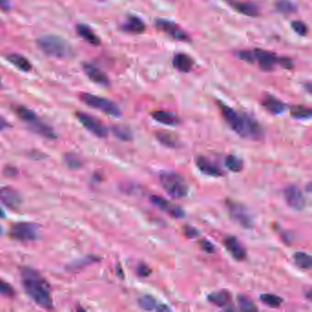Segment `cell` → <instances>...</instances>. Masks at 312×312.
Wrapping results in <instances>:
<instances>
[{"label":"cell","mask_w":312,"mask_h":312,"mask_svg":"<svg viewBox=\"0 0 312 312\" xmlns=\"http://www.w3.org/2000/svg\"><path fill=\"white\" fill-rule=\"evenodd\" d=\"M222 118L232 129L243 138L258 140L263 136L261 126L246 114H242L222 102H218Z\"/></svg>","instance_id":"6da1fadb"},{"label":"cell","mask_w":312,"mask_h":312,"mask_svg":"<svg viewBox=\"0 0 312 312\" xmlns=\"http://www.w3.org/2000/svg\"><path fill=\"white\" fill-rule=\"evenodd\" d=\"M21 281L26 293L38 306L45 309L52 308L50 286L39 272L29 267L23 268Z\"/></svg>","instance_id":"7a4b0ae2"},{"label":"cell","mask_w":312,"mask_h":312,"mask_svg":"<svg viewBox=\"0 0 312 312\" xmlns=\"http://www.w3.org/2000/svg\"><path fill=\"white\" fill-rule=\"evenodd\" d=\"M237 57L245 63L257 64L258 67L264 72H272L276 69V65H280L282 68L292 69L294 66L293 61L286 57H278L277 55L264 50L262 49L239 50L236 52Z\"/></svg>","instance_id":"3957f363"},{"label":"cell","mask_w":312,"mask_h":312,"mask_svg":"<svg viewBox=\"0 0 312 312\" xmlns=\"http://www.w3.org/2000/svg\"><path fill=\"white\" fill-rule=\"evenodd\" d=\"M37 46L43 53L54 58H66L71 53L68 43L61 37L53 35L41 37L37 40Z\"/></svg>","instance_id":"277c9868"},{"label":"cell","mask_w":312,"mask_h":312,"mask_svg":"<svg viewBox=\"0 0 312 312\" xmlns=\"http://www.w3.org/2000/svg\"><path fill=\"white\" fill-rule=\"evenodd\" d=\"M159 181L163 190L169 196H172V198H183L189 192V186L185 180L176 172H162L159 176Z\"/></svg>","instance_id":"5b68a950"},{"label":"cell","mask_w":312,"mask_h":312,"mask_svg":"<svg viewBox=\"0 0 312 312\" xmlns=\"http://www.w3.org/2000/svg\"><path fill=\"white\" fill-rule=\"evenodd\" d=\"M81 100L86 105L92 108L97 109L114 118H119L121 116V110L118 104L107 98L92 94H82Z\"/></svg>","instance_id":"8992f818"},{"label":"cell","mask_w":312,"mask_h":312,"mask_svg":"<svg viewBox=\"0 0 312 312\" xmlns=\"http://www.w3.org/2000/svg\"><path fill=\"white\" fill-rule=\"evenodd\" d=\"M155 27L159 32L165 33L166 35L176 41L183 42H190L191 38L182 27L176 22L167 19V18H158L155 19Z\"/></svg>","instance_id":"52a82bcc"},{"label":"cell","mask_w":312,"mask_h":312,"mask_svg":"<svg viewBox=\"0 0 312 312\" xmlns=\"http://www.w3.org/2000/svg\"><path fill=\"white\" fill-rule=\"evenodd\" d=\"M76 118L80 121L81 125L86 127L88 131L98 137H106L108 134L107 127L104 126L103 123L98 120L97 118L92 117L90 115L86 113L78 112L76 113Z\"/></svg>","instance_id":"ba28073f"},{"label":"cell","mask_w":312,"mask_h":312,"mask_svg":"<svg viewBox=\"0 0 312 312\" xmlns=\"http://www.w3.org/2000/svg\"><path fill=\"white\" fill-rule=\"evenodd\" d=\"M10 235L14 239L27 242V241H34L38 238V227L30 222H18L14 224L11 230Z\"/></svg>","instance_id":"9c48e42d"},{"label":"cell","mask_w":312,"mask_h":312,"mask_svg":"<svg viewBox=\"0 0 312 312\" xmlns=\"http://www.w3.org/2000/svg\"><path fill=\"white\" fill-rule=\"evenodd\" d=\"M286 202L295 211H302L306 205V199L302 190L294 184L289 185L284 190Z\"/></svg>","instance_id":"30bf717a"},{"label":"cell","mask_w":312,"mask_h":312,"mask_svg":"<svg viewBox=\"0 0 312 312\" xmlns=\"http://www.w3.org/2000/svg\"><path fill=\"white\" fill-rule=\"evenodd\" d=\"M227 207L231 213L232 217L235 219L240 225L244 228H251L253 225V220L247 209L242 204L235 202H227Z\"/></svg>","instance_id":"8fae6325"},{"label":"cell","mask_w":312,"mask_h":312,"mask_svg":"<svg viewBox=\"0 0 312 312\" xmlns=\"http://www.w3.org/2000/svg\"><path fill=\"white\" fill-rule=\"evenodd\" d=\"M150 202L152 203V204H154L156 207H158L163 212L167 213L172 217L178 219V218H183L185 216V213L182 208L178 205L169 203L168 201L164 199L160 196H157V195L151 196Z\"/></svg>","instance_id":"7c38bea8"},{"label":"cell","mask_w":312,"mask_h":312,"mask_svg":"<svg viewBox=\"0 0 312 312\" xmlns=\"http://www.w3.org/2000/svg\"><path fill=\"white\" fill-rule=\"evenodd\" d=\"M225 2L234 10L244 16L257 18L260 15V9L258 8V5L254 4L253 2L241 1V0H225Z\"/></svg>","instance_id":"4fadbf2b"},{"label":"cell","mask_w":312,"mask_h":312,"mask_svg":"<svg viewBox=\"0 0 312 312\" xmlns=\"http://www.w3.org/2000/svg\"><path fill=\"white\" fill-rule=\"evenodd\" d=\"M0 202L9 208L17 209L22 204V198L18 190L11 187L0 188Z\"/></svg>","instance_id":"5bb4252c"},{"label":"cell","mask_w":312,"mask_h":312,"mask_svg":"<svg viewBox=\"0 0 312 312\" xmlns=\"http://www.w3.org/2000/svg\"><path fill=\"white\" fill-rule=\"evenodd\" d=\"M82 69H83V72L86 73V76L96 84L102 86H110V80L107 77V75L95 65L86 63L82 64Z\"/></svg>","instance_id":"9a60e30c"},{"label":"cell","mask_w":312,"mask_h":312,"mask_svg":"<svg viewBox=\"0 0 312 312\" xmlns=\"http://www.w3.org/2000/svg\"><path fill=\"white\" fill-rule=\"evenodd\" d=\"M263 107L267 110L268 113L278 116L284 113L286 109L288 108V105L279 99H277L274 95L267 94L263 97L261 101Z\"/></svg>","instance_id":"2e32d148"},{"label":"cell","mask_w":312,"mask_h":312,"mask_svg":"<svg viewBox=\"0 0 312 312\" xmlns=\"http://www.w3.org/2000/svg\"><path fill=\"white\" fill-rule=\"evenodd\" d=\"M224 245L235 260L243 261L246 258L245 249L235 236H227L224 239Z\"/></svg>","instance_id":"e0dca14e"},{"label":"cell","mask_w":312,"mask_h":312,"mask_svg":"<svg viewBox=\"0 0 312 312\" xmlns=\"http://www.w3.org/2000/svg\"><path fill=\"white\" fill-rule=\"evenodd\" d=\"M196 166L199 168L200 172H203L205 175L211 177L223 176L222 169L205 157H198L196 159Z\"/></svg>","instance_id":"ac0fdd59"},{"label":"cell","mask_w":312,"mask_h":312,"mask_svg":"<svg viewBox=\"0 0 312 312\" xmlns=\"http://www.w3.org/2000/svg\"><path fill=\"white\" fill-rule=\"evenodd\" d=\"M172 65L173 67L178 70L179 72L183 73H190L193 68L194 61L190 57V55L186 53H176L172 59Z\"/></svg>","instance_id":"d6986e66"},{"label":"cell","mask_w":312,"mask_h":312,"mask_svg":"<svg viewBox=\"0 0 312 312\" xmlns=\"http://www.w3.org/2000/svg\"><path fill=\"white\" fill-rule=\"evenodd\" d=\"M122 30L132 34H141L145 32V22L137 16L129 15L127 16L126 21L123 23Z\"/></svg>","instance_id":"ffe728a7"},{"label":"cell","mask_w":312,"mask_h":312,"mask_svg":"<svg viewBox=\"0 0 312 312\" xmlns=\"http://www.w3.org/2000/svg\"><path fill=\"white\" fill-rule=\"evenodd\" d=\"M27 125L32 131L39 134L40 136L49 138V139H54L57 137V135H56L54 130L51 127H49L48 125H46L45 123L41 121L39 118L33 119L31 122L27 123Z\"/></svg>","instance_id":"44dd1931"},{"label":"cell","mask_w":312,"mask_h":312,"mask_svg":"<svg viewBox=\"0 0 312 312\" xmlns=\"http://www.w3.org/2000/svg\"><path fill=\"white\" fill-rule=\"evenodd\" d=\"M151 117L155 121L163 124V125H166V126H171V127L177 126L181 123V119L176 114L168 112V111H164V110L155 111L151 114Z\"/></svg>","instance_id":"7402d4cb"},{"label":"cell","mask_w":312,"mask_h":312,"mask_svg":"<svg viewBox=\"0 0 312 312\" xmlns=\"http://www.w3.org/2000/svg\"><path fill=\"white\" fill-rule=\"evenodd\" d=\"M208 301L211 303L217 306L219 308H225L226 309L228 306H231V294L227 290H220L215 291L207 297Z\"/></svg>","instance_id":"603a6c76"},{"label":"cell","mask_w":312,"mask_h":312,"mask_svg":"<svg viewBox=\"0 0 312 312\" xmlns=\"http://www.w3.org/2000/svg\"><path fill=\"white\" fill-rule=\"evenodd\" d=\"M76 32L79 36L82 38L84 41H87L88 43H90L91 45H100L101 41L99 38L88 26L83 25V24H79L76 27Z\"/></svg>","instance_id":"cb8c5ba5"},{"label":"cell","mask_w":312,"mask_h":312,"mask_svg":"<svg viewBox=\"0 0 312 312\" xmlns=\"http://www.w3.org/2000/svg\"><path fill=\"white\" fill-rule=\"evenodd\" d=\"M7 59L10 64L14 65L16 68L22 71V72H30L32 68V65L27 58H25L22 55L12 53L9 54Z\"/></svg>","instance_id":"d4e9b609"},{"label":"cell","mask_w":312,"mask_h":312,"mask_svg":"<svg viewBox=\"0 0 312 312\" xmlns=\"http://www.w3.org/2000/svg\"><path fill=\"white\" fill-rule=\"evenodd\" d=\"M156 136H157V139L163 146H165L167 148L175 149L179 146V139L174 133L168 131H160L156 134Z\"/></svg>","instance_id":"484cf974"},{"label":"cell","mask_w":312,"mask_h":312,"mask_svg":"<svg viewBox=\"0 0 312 312\" xmlns=\"http://www.w3.org/2000/svg\"><path fill=\"white\" fill-rule=\"evenodd\" d=\"M275 7L278 13L283 14L285 16L295 13L298 10L297 5L291 0H277Z\"/></svg>","instance_id":"4316f807"},{"label":"cell","mask_w":312,"mask_h":312,"mask_svg":"<svg viewBox=\"0 0 312 312\" xmlns=\"http://www.w3.org/2000/svg\"><path fill=\"white\" fill-rule=\"evenodd\" d=\"M295 265L300 269L309 270L312 267V258L309 254L304 252H297L293 256Z\"/></svg>","instance_id":"83f0119b"},{"label":"cell","mask_w":312,"mask_h":312,"mask_svg":"<svg viewBox=\"0 0 312 312\" xmlns=\"http://www.w3.org/2000/svg\"><path fill=\"white\" fill-rule=\"evenodd\" d=\"M311 109L304 105H293L290 107V116L299 120H308L311 118Z\"/></svg>","instance_id":"f1b7e54d"},{"label":"cell","mask_w":312,"mask_h":312,"mask_svg":"<svg viewBox=\"0 0 312 312\" xmlns=\"http://www.w3.org/2000/svg\"><path fill=\"white\" fill-rule=\"evenodd\" d=\"M225 167L231 172L238 173L242 172L244 167V162L241 158L236 157L235 155H229L225 158Z\"/></svg>","instance_id":"f546056e"},{"label":"cell","mask_w":312,"mask_h":312,"mask_svg":"<svg viewBox=\"0 0 312 312\" xmlns=\"http://www.w3.org/2000/svg\"><path fill=\"white\" fill-rule=\"evenodd\" d=\"M138 305L141 308L145 310H157L158 311V307L160 304L158 303L157 299H154L152 296L146 295L138 299Z\"/></svg>","instance_id":"4dcf8cb0"},{"label":"cell","mask_w":312,"mask_h":312,"mask_svg":"<svg viewBox=\"0 0 312 312\" xmlns=\"http://www.w3.org/2000/svg\"><path fill=\"white\" fill-rule=\"evenodd\" d=\"M112 131H113L114 135L120 140L129 141L133 138V133L129 127L117 125L112 127Z\"/></svg>","instance_id":"1f68e13d"},{"label":"cell","mask_w":312,"mask_h":312,"mask_svg":"<svg viewBox=\"0 0 312 312\" xmlns=\"http://www.w3.org/2000/svg\"><path fill=\"white\" fill-rule=\"evenodd\" d=\"M260 299L263 303L270 308H278L284 301L281 297L274 294H262L260 296Z\"/></svg>","instance_id":"d6a6232c"},{"label":"cell","mask_w":312,"mask_h":312,"mask_svg":"<svg viewBox=\"0 0 312 312\" xmlns=\"http://www.w3.org/2000/svg\"><path fill=\"white\" fill-rule=\"evenodd\" d=\"M238 304H239L240 309L243 310V311H256V310H258V308L256 307L254 303L247 297L239 296L238 297Z\"/></svg>","instance_id":"836d02e7"},{"label":"cell","mask_w":312,"mask_h":312,"mask_svg":"<svg viewBox=\"0 0 312 312\" xmlns=\"http://www.w3.org/2000/svg\"><path fill=\"white\" fill-rule=\"evenodd\" d=\"M290 26L292 27V30L299 36L305 37L308 35V26L302 20H293V21H291Z\"/></svg>","instance_id":"e575fe53"},{"label":"cell","mask_w":312,"mask_h":312,"mask_svg":"<svg viewBox=\"0 0 312 312\" xmlns=\"http://www.w3.org/2000/svg\"><path fill=\"white\" fill-rule=\"evenodd\" d=\"M0 295H3L6 297H13L15 295L12 286L1 278H0Z\"/></svg>","instance_id":"d590c367"},{"label":"cell","mask_w":312,"mask_h":312,"mask_svg":"<svg viewBox=\"0 0 312 312\" xmlns=\"http://www.w3.org/2000/svg\"><path fill=\"white\" fill-rule=\"evenodd\" d=\"M65 161L68 164L69 167L76 168L81 167V160L74 154H67L65 156Z\"/></svg>","instance_id":"8d00e7d4"},{"label":"cell","mask_w":312,"mask_h":312,"mask_svg":"<svg viewBox=\"0 0 312 312\" xmlns=\"http://www.w3.org/2000/svg\"><path fill=\"white\" fill-rule=\"evenodd\" d=\"M200 245H201V248L203 249L204 252H206V253H213L215 252L214 245H213V243H211L208 240H201Z\"/></svg>","instance_id":"74e56055"},{"label":"cell","mask_w":312,"mask_h":312,"mask_svg":"<svg viewBox=\"0 0 312 312\" xmlns=\"http://www.w3.org/2000/svg\"><path fill=\"white\" fill-rule=\"evenodd\" d=\"M136 271H137L138 276H142V277H147V276H150V274L152 273V270L146 264H139L137 266Z\"/></svg>","instance_id":"f35d334b"},{"label":"cell","mask_w":312,"mask_h":312,"mask_svg":"<svg viewBox=\"0 0 312 312\" xmlns=\"http://www.w3.org/2000/svg\"><path fill=\"white\" fill-rule=\"evenodd\" d=\"M184 234L188 238H194L200 235L199 231L196 228L190 225L184 227Z\"/></svg>","instance_id":"ab89813d"},{"label":"cell","mask_w":312,"mask_h":312,"mask_svg":"<svg viewBox=\"0 0 312 312\" xmlns=\"http://www.w3.org/2000/svg\"><path fill=\"white\" fill-rule=\"evenodd\" d=\"M10 9V3L9 0H0V10L9 11Z\"/></svg>","instance_id":"60d3db41"},{"label":"cell","mask_w":312,"mask_h":312,"mask_svg":"<svg viewBox=\"0 0 312 312\" xmlns=\"http://www.w3.org/2000/svg\"><path fill=\"white\" fill-rule=\"evenodd\" d=\"M9 127V123L2 116H0V131Z\"/></svg>","instance_id":"b9f144b4"},{"label":"cell","mask_w":312,"mask_h":312,"mask_svg":"<svg viewBox=\"0 0 312 312\" xmlns=\"http://www.w3.org/2000/svg\"><path fill=\"white\" fill-rule=\"evenodd\" d=\"M0 217H5V213L2 211V209H0Z\"/></svg>","instance_id":"7bdbcfd3"},{"label":"cell","mask_w":312,"mask_h":312,"mask_svg":"<svg viewBox=\"0 0 312 312\" xmlns=\"http://www.w3.org/2000/svg\"><path fill=\"white\" fill-rule=\"evenodd\" d=\"M0 231H1V228H0Z\"/></svg>","instance_id":"ee69618b"},{"label":"cell","mask_w":312,"mask_h":312,"mask_svg":"<svg viewBox=\"0 0 312 312\" xmlns=\"http://www.w3.org/2000/svg\"><path fill=\"white\" fill-rule=\"evenodd\" d=\"M100 1H102V0H100Z\"/></svg>","instance_id":"f6af8a7d"}]
</instances>
